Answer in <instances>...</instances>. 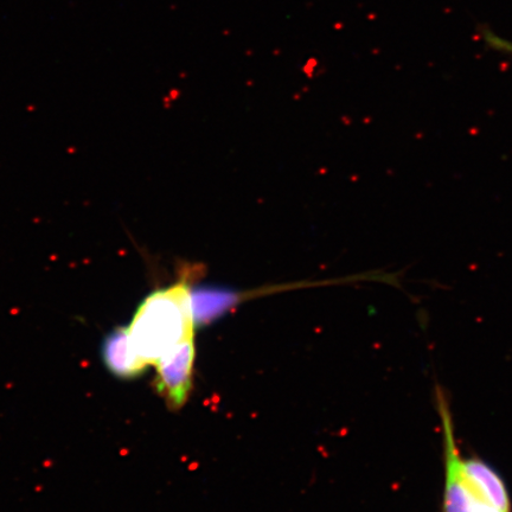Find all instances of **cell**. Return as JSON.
Here are the masks:
<instances>
[{"label": "cell", "instance_id": "cell-6", "mask_svg": "<svg viewBox=\"0 0 512 512\" xmlns=\"http://www.w3.org/2000/svg\"><path fill=\"white\" fill-rule=\"evenodd\" d=\"M486 41L489 42L492 48L508 51V53L512 54V43L509 41L503 40L501 37H497L495 35H486Z\"/></svg>", "mask_w": 512, "mask_h": 512}, {"label": "cell", "instance_id": "cell-1", "mask_svg": "<svg viewBox=\"0 0 512 512\" xmlns=\"http://www.w3.org/2000/svg\"><path fill=\"white\" fill-rule=\"evenodd\" d=\"M194 330L190 287L185 281L150 294L128 326L134 351L149 367L185 339L194 337Z\"/></svg>", "mask_w": 512, "mask_h": 512}, {"label": "cell", "instance_id": "cell-3", "mask_svg": "<svg viewBox=\"0 0 512 512\" xmlns=\"http://www.w3.org/2000/svg\"><path fill=\"white\" fill-rule=\"evenodd\" d=\"M194 337L185 339L155 364L153 386L171 409H179L188 401L194 374Z\"/></svg>", "mask_w": 512, "mask_h": 512}, {"label": "cell", "instance_id": "cell-4", "mask_svg": "<svg viewBox=\"0 0 512 512\" xmlns=\"http://www.w3.org/2000/svg\"><path fill=\"white\" fill-rule=\"evenodd\" d=\"M101 354L106 368L119 379H136L149 368L134 351L128 328H117L108 334Z\"/></svg>", "mask_w": 512, "mask_h": 512}, {"label": "cell", "instance_id": "cell-2", "mask_svg": "<svg viewBox=\"0 0 512 512\" xmlns=\"http://www.w3.org/2000/svg\"><path fill=\"white\" fill-rule=\"evenodd\" d=\"M437 406L443 426L445 456V486L441 512H512L505 510L480 486L463 465L452 414L445 393L437 390Z\"/></svg>", "mask_w": 512, "mask_h": 512}, {"label": "cell", "instance_id": "cell-5", "mask_svg": "<svg viewBox=\"0 0 512 512\" xmlns=\"http://www.w3.org/2000/svg\"><path fill=\"white\" fill-rule=\"evenodd\" d=\"M241 294L219 286L190 288V307L195 328L214 323L240 303Z\"/></svg>", "mask_w": 512, "mask_h": 512}]
</instances>
